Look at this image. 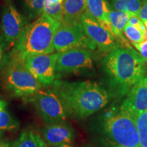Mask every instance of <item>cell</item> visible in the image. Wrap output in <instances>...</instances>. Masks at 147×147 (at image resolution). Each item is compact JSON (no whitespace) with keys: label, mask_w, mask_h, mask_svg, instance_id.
Listing matches in <instances>:
<instances>
[{"label":"cell","mask_w":147,"mask_h":147,"mask_svg":"<svg viewBox=\"0 0 147 147\" xmlns=\"http://www.w3.org/2000/svg\"><path fill=\"white\" fill-rule=\"evenodd\" d=\"M52 90L63 102L68 116L82 119L102 110L108 104L110 94L96 82H68L57 79Z\"/></svg>","instance_id":"obj_1"},{"label":"cell","mask_w":147,"mask_h":147,"mask_svg":"<svg viewBox=\"0 0 147 147\" xmlns=\"http://www.w3.org/2000/svg\"><path fill=\"white\" fill-rule=\"evenodd\" d=\"M102 65L110 87L121 96L127 94L146 72L145 62L139 53L123 47L107 53Z\"/></svg>","instance_id":"obj_2"},{"label":"cell","mask_w":147,"mask_h":147,"mask_svg":"<svg viewBox=\"0 0 147 147\" xmlns=\"http://www.w3.org/2000/svg\"><path fill=\"white\" fill-rule=\"evenodd\" d=\"M59 25V22L43 12L28 23L10 55L23 58L27 55L55 53L53 40Z\"/></svg>","instance_id":"obj_3"},{"label":"cell","mask_w":147,"mask_h":147,"mask_svg":"<svg viewBox=\"0 0 147 147\" xmlns=\"http://www.w3.org/2000/svg\"><path fill=\"white\" fill-rule=\"evenodd\" d=\"M102 129L106 138L125 147H141L136 118L119 106L108 112L102 121Z\"/></svg>","instance_id":"obj_4"},{"label":"cell","mask_w":147,"mask_h":147,"mask_svg":"<svg viewBox=\"0 0 147 147\" xmlns=\"http://www.w3.org/2000/svg\"><path fill=\"white\" fill-rule=\"evenodd\" d=\"M4 87L13 97L25 99L41 90L43 86L29 70L23 59L10 55L5 64Z\"/></svg>","instance_id":"obj_5"},{"label":"cell","mask_w":147,"mask_h":147,"mask_svg":"<svg viewBox=\"0 0 147 147\" xmlns=\"http://www.w3.org/2000/svg\"><path fill=\"white\" fill-rule=\"evenodd\" d=\"M53 45L55 52H62L74 49L92 51L96 49L95 44L88 38L81 21H63L55 32Z\"/></svg>","instance_id":"obj_6"},{"label":"cell","mask_w":147,"mask_h":147,"mask_svg":"<svg viewBox=\"0 0 147 147\" xmlns=\"http://www.w3.org/2000/svg\"><path fill=\"white\" fill-rule=\"evenodd\" d=\"M25 99L34 104L47 125L65 121L68 116L61 99L52 89H41Z\"/></svg>","instance_id":"obj_7"},{"label":"cell","mask_w":147,"mask_h":147,"mask_svg":"<svg viewBox=\"0 0 147 147\" xmlns=\"http://www.w3.org/2000/svg\"><path fill=\"white\" fill-rule=\"evenodd\" d=\"M58 52L27 55L22 58L25 65L43 87L51 86L57 80Z\"/></svg>","instance_id":"obj_8"},{"label":"cell","mask_w":147,"mask_h":147,"mask_svg":"<svg viewBox=\"0 0 147 147\" xmlns=\"http://www.w3.org/2000/svg\"><path fill=\"white\" fill-rule=\"evenodd\" d=\"M28 25L11 0H5L1 19V29L8 47H14Z\"/></svg>","instance_id":"obj_9"},{"label":"cell","mask_w":147,"mask_h":147,"mask_svg":"<svg viewBox=\"0 0 147 147\" xmlns=\"http://www.w3.org/2000/svg\"><path fill=\"white\" fill-rule=\"evenodd\" d=\"M82 25L88 38L101 52L107 53L122 47L116 38L100 25L87 12H84L80 18Z\"/></svg>","instance_id":"obj_10"},{"label":"cell","mask_w":147,"mask_h":147,"mask_svg":"<svg viewBox=\"0 0 147 147\" xmlns=\"http://www.w3.org/2000/svg\"><path fill=\"white\" fill-rule=\"evenodd\" d=\"M93 57L91 51L74 49L59 53L56 64L57 74L75 73L93 67Z\"/></svg>","instance_id":"obj_11"},{"label":"cell","mask_w":147,"mask_h":147,"mask_svg":"<svg viewBox=\"0 0 147 147\" xmlns=\"http://www.w3.org/2000/svg\"><path fill=\"white\" fill-rule=\"evenodd\" d=\"M120 107L129 112L136 118L147 111L146 77H143L130 89Z\"/></svg>","instance_id":"obj_12"},{"label":"cell","mask_w":147,"mask_h":147,"mask_svg":"<svg viewBox=\"0 0 147 147\" xmlns=\"http://www.w3.org/2000/svg\"><path fill=\"white\" fill-rule=\"evenodd\" d=\"M43 138L49 146L71 143L76 136V131L67 121L49 124L42 129Z\"/></svg>","instance_id":"obj_13"},{"label":"cell","mask_w":147,"mask_h":147,"mask_svg":"<svg viewBox=\"0 0 147 147\" xmlns=\"http://www.w3.org/2000/svg\"><path fill=\"white\" fill-rule=\"evenodd\" d=\"M110 10L107 0H87L85 12L115 37L109 18Z\"/></svg>","instance_id":"obj_14"},{"label":"cell","mask_w":147,"mask_h":147,"mask_svg":"<svg viewBox=\"0 0 147 147\" xmlns=\"http://www.w3.org/2000/svg\"><path fill=\"white\" fill-rule=\"evenodd\" d=\"M131 16H132L131 14L127 12L115 10L114 9L110 10L109 14L110 21L113 27L115 38L122 47L127 49H133V48L125 36L124 29L127 24L128 23Z\"/></svg>","instance_id":"obj_15"},{"label":"cell","mask_w":147,"mask_h":147,"mask_svg":"<svg viewBox=\"0 0 147 147\" xmlns=\"http://www.w3.org/2000/svg\"><path fill=\"white\" fill-rule=\"evenodd\" d=\"M87 0H64L62 3L64 18L63 21L80 22L87 8Z\"/></svg>","instance_id":"obj_16"},{"label":"cell","mask_w":147,"mask_h":147,"mask_svg":"<svg viewBox=\"0 0 147 147\" xmlns=\"http://www.w3.org/2000/svg\"><path fill=\"white\" fill-rule=\"evenodd\" d=\"M12 147H47V144L40 134L32 130H25L14 141Z\"/></svg>","instance_id":"obj_17"},{"label":"cell","mask_w":147,"mask_h":147,"mask_svg":"<svg viewBox=\"0 0 147 147\" xmlns=\"http://www.w3.org/2000/svg\"><path fill=\"white\" fill-rule=\"evenodd\" d=\"M19 127V123L7 109V102L0 97V130H14Z\"/></svg>","instance_id":"obj_18"},{"label":"cell","mask_w":147,"mask_h":147,"mask_svg":"<svg viewBox=\"0 0 147 147\" xmlns=\"http://www.w3.org/2000/svg\"><path fill=\"white\" fill-rule=\"evenodd\" d=\"M142 5V0H111L114 10L138 16Z\"/></svg>","instance_id":"obj_19"},{"label":"cell","mask_w":147,"mask_h":147,"mask_svg":"<svg viewBox=\"0 0 147 147\" xmlns=\"http://www.w3.org/2000/svg\"><path fill=\"white\" fill-rule=\"evenodd\" d=\"M23 5L28 16L36 19L44 12L45 0H23Z\"/></svg>","instance_id":"obj_20"},{"label":"cell","mask_w":147,"mask_h":147,"mask_svg":"<svg viewBox=\"0 0 147 147\" xmlns=\"http://www.w3.org/2000/svg\"><path fill=\"white\" fill-rule=\"evenodd\" d=\"M136 124L141 147H147V111L138 116Z\"/></svg>","instance_id":"obj_21"},{"label":"cell","mask_w":147,"mask_h":147,"mask_svg":"<svg viewBox=\"0 0 147 147\" xmlns=\"http://www.w3.org/2000/svg\"><path fill=\"white\" fill-rule=\"evenodd\" d=\"M124 35L131 43H140L144 40V34L136 27L127 24L124 29Z\"/></svg>","instance_id":"obj_22"},{"label":"cell","mask_w":147,"mask_h":147,"mask_svg":"<svg viewBox=\"0 0 147 147\" xmlns=\"http://www.w3.org/2000/svg\"><path fill=\"white\" fill-rule=\"evenodd\" d=\"M44 13L51 16L55 21L62 23L63 21L64 14L62 3H56L53 5H45L44 6Z\"/></svg>","instance_id":"obj_23"},{"label":"cell","mask_w":147,"mask_h":147,"mask_svg":"<svg viewBox=\"0 0 147 147\" xmlns=\"http://www.w3.org/2000/svg\"><path fill=\"white\" fill-rule=\"evenodd\" d=\"M134 47L136 49L142 59L146 63L147 62V40L138 44H133Z\"/></svg>","instance_id":"obj_24"},{"label":"cell","mask_w":147,"mask_h":147,"mask_svg":"<svg viewBox=\"0 0 147 147\" xmlns=\"http://www.w3.org/2000/svg\"><path fill=\"white\" fill-rule=\"evenodd\" d=\"M129 25H133L134 27H136L137 28H138L140 30L142 31V32L144 34V32L146 31V27H145L144 22L142 20H141L138 16L132 15L130 17L128 23Z\"/></svg>","instance_id":"obj_25"},{"label":"cell","mask_w":147,"mask_h":147,"mask_svg":"<svg viewBox=\"0 0 147 147\" xmlns=\"http://www.w3.org/2000/svg\"><path fill=\"white\" fill-rule=\"evenodd\" d=\"M138 16L141 20L147 21V0H142V5Z\"/></svg>","instance_id":"obj_26"},{"label":"cell","mask_w":147,"mask_h":147,"mask_svg":"<svg viewBox=\"0 0 147 147\" xmlns=\"http://www.w3.org/2000/svg\"><path fill=\"white\" fill-rule=\"evenodd\" d=\"M8 59L7 58V56L5 54L4 48H3V45L0 40V63L3 65V67L7 63Z\"/></svg>","instance_id":"obj_27"},{"label":"cell","mask_w":147,"mask_h":147,"mask_svg":"<svg viewBox=\"0 0 147 147\" xmlns=\"http://www.w3.org/2000/svg\"><path fill=\"white\" fill-rule=\"evenodd\" d=\"M103 142V146L102 147H125L121 145L117 144V143L113 142V141L110 140L108 139H105L102 141Z\"/></svg>","instance_id":"obj_28"},{"label":"cell","mask_w":147,"mask_h":147,"mask_svg":"<svg viewBox=\"0 0 147 147\" xmlns=\"http://www.w3.org/2000/svg\"><path fill=\"white\" fill-rule=\"evenodd\" d=\"M64 0H45V5H53L59 3H63Z\"/></svg>","instance_id":"obj_29"},{"label":"cell","mask_w":147,"mask_h":147,"mask_svg":"<svg viewBox=\"0 0 147 147\" xmlns=\"http://www.w3.org/2000/svg\"><path fill=\"white\" fill-rule=\"evenodd\" d=\"M0 147H12V144H11L10 142L2 140L0 142Z\"/></svg>","instance_id":"obj_30"},{"label":"cell","mask_w":147,"mask_h":147,"mask_svg":"<svg viewBox=\"0 0 147 147\" xmlns=\"http://www.w3.org/2000/svg\"><path fill=\"white\" fill-rule=\"evenodd\" d=\"M50 147H74L71 143H67V144H62L59 145H56V146H50Z\"/></svg>","instance_id":"obj_31"},{"label":"cell","mask_w":147,"mask_h":147,"mask_svg":"<svg viewBox=\"0 0 147 147\" xmlns=\"http://www.w3.org/2000/svg\"><path fill=\"white\" fill-rule=\"evenodd\" d=\"M3 136H4V131L3 130H0V142L2 141Z\"/></svg>","instance_id":"obj_32"},{"label":"cell","mask_w":147,"mask_h":147,"mask_svg":"<svg viewBox=\"0 0 147 147\" xmlns=\"http://www.w3.org/2000/svg\"><path fill=\"white\" fill-rule=\"evenodd\" d=\"M144 40H147V29L144 32Z\"/></svg>","instance_id":"obj_33"},{"label":"cell","mask_w":147,"mask_h":147,"mask_svg":"<svg viewBox=\"0 0 147 147\" xmlns=\"http://www.w3.org/2000/svg\"><path fill=\"white\" fill-rule=\"evenodd\" d=\"M143 22H144L145 27H146V29H147V21H144Z\"/></svg>","instance_id":"obj_34"},{"label":"cell","mask_w":147,"mask_h":147,"mask_svg":"<svg viewBox=\"0 0 147 147\" xmlns=\"http://www.w3.org/2000/svg\"><path fill=\"white\" fill-rule=\"evenodd\" d=\"M3 65H1V63H0V72H1V69H2V68H3Z\"/></svg>","instance_id":"obj_35"}]
</instances>
